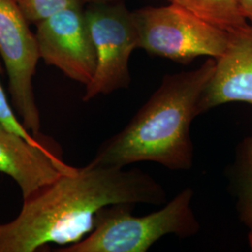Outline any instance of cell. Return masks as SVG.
I'll return each mask as SVG.
<instances>
[{
	"label": "cell",
	"mask_w": 252,
	"mask_h": 252,
	"mask_svg": "<svg viewBox=\"0 0 252 252\" xmlns=\"http://www.w3.org/2000/svg\"><path fill=\"white\" fill-rule=\"evenodd\" d=\"M166 203L162 185L148 173L90 162L71 166L24 205L13 220L0 224V252H35L48 244L81 241L94 228L97 212L116 204Z\"/></svg>",
	"instance_id": "cell-1"
},
{
	"label": "cell",
	"mask_w": 252,
	"mask_h": 252,
	"mask_svg": "<svg viewBox=\"0 0 252 252\" xmlns=\"http://www.w3.org/2000/svg\"><path fill=\"white\" fill-rule=\"evenodd\" d=\"M214 68L215 59L208 57L193 70L165 75L129 123L100 145L91 162L118 168L153 162L175 171L190 169V125L199 116V101Z\"/></svg>",
	"instance_id": "cell-2"
},
{
	"label": "cell",
	"mask_w": 252,
	"mask_h": 252,
	"mask_svg": "<svg viewBox=\"0 0 252 252\" xmlns=\"http://www.w3.org/2000/svg\"><path fill=\"white\" fill-rule=\"evenodd\" d=\"M193 190L182 189L162 208L136 217L135 205L116 204L97 212L94 228L81 241L57 252H146L162 236L187 238L198 234L200 223L191 208Z\"/></svg>",
	"instance_id": "cell-3"
},
{
	"label": "cell",
	"mask_w": 252,
	"mask_h": 252,
	"mask_svg": "<svg viewBox=\"0 0 252 252\" xmlns=\"http://www.w3.org/2000/svg\"><path fill=\"white\" fill-rule=\"evenodd\" d=\"M138 48L154 56L187 64L199 56L217 59L223 54L229 34L170 3L132 12Z\"/></svg>",
	"instance_id": "cell-4"
},
{
	"label": "cell",
	"mask_w": 252,
	"mask_h": 252,
	"mask_svg": "<svg viewBox=\"0 0 252 252\" xmlns=\"http://www.w3.org/2000/svg\"><path fill=\"white\" fill-rule=\"evenodd\" d=\"M84 14L96 55L95 70L82 96L89 102L130 85L129 59L138 48V35L124 2L87 5Z\"/></svg>",
	"instance_id": "cell-5"
},
{
	"label": "cell",
	"mask_w": 252,
	"mask_h": 252,
	"mask_svg": "<svg viewBox=\"0 0 252 252\" xmlns=\"http://www.w3.org/2000/svg\"><path fill=\"white\" fill-rule=\"evenodd\" d=\"M0 56L8 76L12 108L31 134H41L33 79L40 59L36 36L13 0H0Z\"/></svg>",
	"instance_id": "cell-6"
},
{
	"label": "cell",
	"mask_w": 252,
	"mask_h": 252,
	"mask_svg": "<svg viewBox=\"0 0 252 252\" xmlns=\"http://www.w3.org/2000/svg\"><path fill=\"white\" fill-rule=\"evenodd\" d=\"M39 57L69 79L87 85L96 65V55L83 6L62 9L36 24Z\"/></svg>",
	"instance_id": "cell-7"
},
{
	"label": "cell",
	"mask_w": 252,
	"mask_h": 252,
	"mask_svg": "<svg viewBox=\"0 0 252 252\" xmlns=\"http://www.w3.org/2000/svg\"><path fill=\"white\" fill-rule=\"evenodd\" d=\"M70 168L51 137L33 144L0 123V172L18 184L23 198L34 195Z\"/></svg>",
	"instance_id": "cell-8"
},
{
	"label": "cell",
	"mask_w": 252,
	"mask_h": 252,
	"mask_svg": "<svg viewBox=\"0 0 252 252\" xmlns=\"http://www.w3.org/2000/svg\"><path fill=\"white\" fill-rule=\"evenodd\" d=\"M232 102L252 105V24L229 34L223 54L215 59V68L198 105V115Z\"/></svg>",
	"instance_id": "cell-9"
},
{
	"label": "cell",
	"mask_w": 252,
	"mask_h": 252,
	"mask_svg": "<svg viewBox=\"0 0 252 252\" xmlns=\"http://www.w3.org/2000/svg\"><path fill=\"white\" fill-rule=\"evenodd\" d=\"M229 180L238 218L250 227L252 225V132L237 145Z\"/></svg>",
	"instance_id": "cell-10"
},
{
	"label": "cell",
	"mask_w": 252,
	"mask_h": 252,
	"mask_svg": "<svg viewBox=\"0 0 252 252\" xmlns=\"http://www.w3.org/2000/svg\"><path fill=\"white\" fill-rule=\"evenodd\" d=\"M207 24L230 34L249 24L240 0H169Z\"/></svg>",
	"instance_id": "cell-11"
},
{
	"label": "cell",
	"mask_w": 252,
	"mask_h": 252,
	"mask_svg": "<svg viewBox=\"0 0 252 252\" xmlns=\"http://www.w3.org/2000/svg\"><path fill=\"white\" fill-rule=\"evenodd\" d=\"M29 24H37L62 9L83 6L80 0H13Z\"/></svg>",
	"instance_id": "cell-12"
},
{
	"label": "cell",
	"mask_w": 252,
	"mask_h": 252,
	"mask_svg": "<svg viewBox=\"0 0 252 252\" xmlns=\"http://www.w3.org/2000/svg\"><path fill=\"white\" fill-rule=\"evenodd\" d=\"M0 73H1V64H0ZM0 123H2L10 131L24 137L28 142L33 144H42L49 138V136L43 134L34 135L29 131H27V128L23 126V124L15 116L12 107L9 104L8 97L5 94V91L1 85V82H0Z\"/></svg>",
	"instance_id": "cell-13"
},
{
	"label": "cell",
	"mask_w": 252,
	"mask_h": 252,
	"mask_svg": "<svg viewBox=\"0 0 252 252\" xmlns=\"http://www.w3.org/2000/svg\"><path fill=\"white\" fill-rule=\"evenodd\" d=\"M240 5L245 18L252 24V0H240Z\"/></svg>",
	"instance_id": "cell-14"
},
{
	"label": "cell",
	"mask_w": 252,
	"mask_h": 252,
	"mask_svg": "<svg viewBox=\"0 0 252 252\" xmlns=\"http://www.w3.org/2000/svg\"><path fill=\"white\" fill-rule=\"evenodd\" d=\"M81 4L84 6L86 5H100V4H112V3H118L123 2L124 0H80Z\"/></svg>",
	"instance_id": "cell-15"
},
{
	"label": "cell",
	"mask_w": 252,
	"mask_h": 252,
	"mask_svg": "<svg viewBox=\"0 0 252 252\" xmlns=\"http://www.w3.org/2000/svg\"><path fill=\"white\" fill-rule=\"evenodd\" d=\"M250 229V232H249V235H248V239H249V246H250V249L252 252V225L248 227Z\"/></svg>",
	"instance_id": "cell-16"
}]
</instances>
